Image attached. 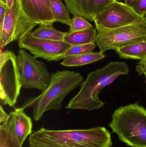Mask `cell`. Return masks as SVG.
Returning a JSON list of instances; mask_svg holds the SVG:
<instances>
[{
    "label": "cell",
    "instance_id": "6da1fadb",
    "mask_svg": "<svg viewBox=\"0 0 146 147\" xmlns=\"http://www.w3.org/2000/svg\"><path fill=\"white\" fill-rule=\"evenodd\" d=\"M29 147H111L109 132L104 127L88 129L50 130L42 127L30 135Z\"/></svg>",
    "mask_w": 146,
    "mask_h": 147
},
{
    "label": "cell",
    "instance_id": "7a4b0ae2",
    "mask_svg": "<svg viewBox=\"0 0 146 147\" xmlns=\"http://www.w3.org/2000/svg\"><path fill=\"white\" fill-rule=\"evenodd\" d=\"M129 71V67L125 62L113 61L90 72L66 109L91 111L102 108L105 103L99 98L101 91L120 76L128 74Z\"/></svg>",
    "mask_w": 146,
    "mask_h": 147
},
{
    "label": "cell",
    "instance_id": "3957f363",
    "mask_svg": "<svg viewBox=\"0 0 146 147\" xmlns=\"http://www.w3.org/2000/svg\"><path fill=\"white\" fill-rule=\"evenodd\" d=\"M83 78L80 73L69 70L58 71L52 74L49 84L42 93L26 100L22 108L32 107L33 117L39 121L48 111L58 110L69 93L81 85Z\"/></svg>",
    "mask_w": 146,
    "mask_h": 147
},
{
    "label": "cell",
    "instance_id": "277c9868",
    "mask_svg": "<svg viewBox=\"0 0 146 147\" xmlns=\"http://www.w3.org/2000/svg\"><path fill=\"white\" fill-rule=\"evenodd\" d=\"M109 126L120 140L132 147H146V109L137 103L117 108Z\"/></svg>",
    "mask_w": 146,
    "mask_h": 147
},
{
    "label": "cell",
    "instance_id": "5b68a950",
    "mask_svg": "<svg viewBox=\"0 0 146 147\" xmlns=\"http://www.w3.org/2000/svg\"><path fill=\"white\" fill-rule=\"evenodd\" d=\"M96 43L103 53L146 40V23L143 16L135 22L111 30L97 29Z\"/></svg>",
    "mask_w": 146,
    "mask_h": 147
},
{
    "label": "cell",
    "instance_id": "8992f818",
    "mask_svg": "<svg viewBox=\"0 0 146 147\" xmlns=\"http://www.w3.org/2000/svg\"><path fill=\"white\" fill-rule=\"evenodd\" d=\"M22 88L17 57L9 51L0 53V98L2 103L13 107Z\"/></svg>",
    "mask_w": 146,
    "mask_h": 147
},
{
    "label": "cell",
    "instance_id": "52a82bcc",
    "mask_svg": "<svg viewBox=\"0 0 146 147\" xmlns=\"http://www.w3.org/2000/svg\"><path fill=\"white\" fill-rule=\"evenodd\" d=\"M37 26L24 14L19 0H14L12 6L7 9L3 22L0 23L1 50L13 41H19Z\"/></svg>",
    "mask_w": 146,
    "mask_h": 147
},
{
    "label": "cell",
    "instance_id": "ba28073f",
    "mask_svg": "<svg viewBox=\"0 0 146 147\" xmlns=\"http://www.w3.org/2000/svg\"><path fill=\"white\" fill-rule=\"evenodd\" d=\"M17 59L22 88L44 91L51 79L45 64L37 60L24 49L19 51Z\"/></svg>",
    "mask_w": 146,
    "mask_h": 147
},
{
    "label": "cell",
    "instance_id": "9c48e42d",
    "mask_svg": "<svg viewBox=\"0 0 146 147\" xmlns=\"http://www.w3.org/2000/svg\"><path fill=\"white\" fill-rule=\"evenodd\" d=\"M141 17L132 7L116 1L109 4L96 16L93 22L96 29L111 30L132 24Z\"/></svg>",
    "mask_w": 146,
    "mask_h": 147
},
{
    "label": "cell",
    "instance_id": "30bf717a",
    "mask_svg": "<svg viewBox=\"0 0 146 147\" xmlns=\"http://www.w3.org/2000/svg\"><path fill=\"white\" fill-rule=\"evenodd\" d=\"M18 46L20 49L28 51L35 58H40L48 61H55L72 46L65 41L37 38L30 34L19 41Z\"/></svg>",
    "mask_w": 146,
    "mask_h": 147
},
{
    "label": "cell",
    "instance_id": "8fae6325",
    "mask_svg": "<svg viewBox=\"0 0 146 147\" xmlns=\"http://www.w3.org/2000/svg\"><path fill=\"white\" fill-rule=\"evenodd\" d=\"M24 110L22 107L15 109L9 114L7 120L1 125L7 129L21 145L27 136L31 134L32 129L31 119Z\"/></svg>",
    "mask_w": 146,
    "mask_h": 147
},
{
    "label": "cell",
    "instance_id": "7c38bea8",
    "mask_svg": "<svg viewBox=\"0 0 146 147\" xmlns=\"http://www.w3.org/2000/svg\"><path fill=\"white\" fill-rule=\"evenodd\" d=\"M21 9L32 23L53 25L55 19L51 8L43 0H19Z\"/></svg>",
    "mask_w": 146,
    "mask_h": 147
},
{
    "label": "cell",
    "instance_id": "4fadbf2b",
    "mask_svg": "<svg viewBox=\"0 0 146 147\" xmlns=\"http://www.w3.org/2000/svg\"><path fill=\"white\" fill-rule=\"evenodd\" d=\"M70 13L93 21L94 17L109 4L121 0H63Z\"/></svg>",
    "mask_w": 146,
    "mask_h": 147
},
{
    "label": "cell",
    "instance_id": "5bb4252c",
    "mask_svg": "<svg viewBox=\"0 0 146 147\" xmlns=\"http://www.w3.org/2000/svg\"><path fill=\"white\" fill-rule=\"evenodd\" d=\"M104 53L99 52H92L85 53L78 56L64 58L61 65L65 67H79L86 65L91 64L105 57Z\"/></svg>",
    "mask_w": 146,
    "mask_h": 147
},
{
    "label": "cell",
    "instance_id": "9a60e30c",
    "mask_svg": "<svg viewBox=\"0 0 146 147\" xmlns=\"http://www.w3.org/2000/svg\"><path fill=\"white\" fill-rule=\"evenodd\" d=\"M97 34V29L93 26L83 31L67 34L64 41L71 46L95 44Z\"/></svg>",
    "mask_w": 146,
    "mask_h": 147
},
{
    "label": "cell",
    "instance_id": "2e32d148",
    "mask_svg": "<svg viewBox=\"0 0 146 147\" xmlns=\"http://www.w3.org/2000/svg\"><path fill=\"white\" fill-rule=\"evenodd\" d=\"M116 51L120 58L141 61L146 57V40L130 44Z\"/></svg>",
    "mask_w": 146,
    "mask_h": 147
},
{
    "label": "cell",
    "instance_id": "e0dca14e",
    "mask_svg": "<svg viewBox=\"0 0 146 147\" xmlns=\"http://www.w3.org/2000/svg\"><path fill=\"white\" fill-rule=\"evenodd\" d=\"M30 34L37 38L53 41H64L67 32L57 30L53 26V25L41 24Z\"/></svg>",
    "mask_w": 146,
    "mask_h": 147
},
{
    "label": "cell",
    "instance_id": "ac0fdd59",
    "mask_svg": "<svg viewBox=\"0 0 146 147\" xmlns=\"http://www.w3.org/2000/svg\"><path fill=\"white\" fill-rule=\"evenodd\" d=\"M51 9L55 22L70 26L72 19L70 12L61 0H51Z\"/></svg>",
    "mask_w": 146,
    "mask_h": 147
},
{
    "label": "cell",
    "instance_id": "d6986e66",
    "mask_svg": "<svg viewBox=\"0 0 146 147\" xmlns=\"http://www.w3.org/2000/svg\"><path fill=\"white\" fill-rule=\"evenodd\" d=\"M96 47V44L72 46L62 55L57 57L55 61H59L67 57L93 52Z\"/></svg>",
    "mask_w": 146,
    "mask_h": 147
},
{
    "label": "cell",
    "instance_id": "ffe728a7",
    "mask_svg": "<svg viewBox=\"0 0 146 147\" xmlns=\"http://www.w3.org/2000/svg\"><path fill=\"white\" fill-rule=\"evenodd\" d=\"M22 145L13 137L11 133L0 126V147H21Z\"/></svg>",
    "mask_w": 146,
    "mask_h": 147
},
{
    "label": "cell",
    "instance_id": "44dd1931",
    "mask_svg": "<svg viewBox=\"0 0 146 147\" xmlns=\"http://www.w3.org/2000/svg\"><path fill=\"white\" fill-rule=\"evenodd\" d=\"M69 26L70 28L67 32L69 34L86 30L92 27L93 26L84 17L79 16H73Z\"/></svg>",
    "mask_w": 146,
    "mask_h": 147
},
{
    "label": "cell",
    "instance_id": "7402d4cb",
    "mask_svg": "<svg viewBox=\"0 0 146 147\" xmlns=\"http://www.w3.org/2000/svg\"><path fill=\"white\" fill-rule=\"evenodd\" d=\"M132 8L140 16H144L146 14V0H139Z\"/></svg>",
    "mask_w": 146,
    "mask_h": 147
},
{
    "label": "cell",
    "instance_id": "603a6c76",
    "mask_svg": "<svg viewBox=\"0 0 146 147\" xmlns=\"http://www.w3.org/2000/svg\"><path fill=\"white\" fill-rule=\"evenodd\" d=\"M135 71L139 75H145L146 74V57L140 61L135 67Z\"/></svg>",
    "mask_w": 146,
    "mask_h": 147
},
{
    "label": "cell",
    "instance_id": "cb8c5ba5",
    "mask_svg": "<svg viewBox=\"0 0 146 147\" xmlns=\"http://www.w3.org/2000/svg\"><path fill=\"white\" fill-rule=\"evenodd\" d=\"M7 9V6L0 2V23L3 22Z\"/></svg>",
    "mask_w": 146,
    "mask_h": 147
},
{
    "label": "cell",
    "instance_id": "d4e9b609",
    "mask_svg": "<svg viewBox=\"0 0 146 147\" xmlns=\"http://www.w3.org/2000/svg\"><path fill=\"white\" fill-rule=\"evenodd\" d=\"M8 115H7L5 112L2 106L1 105V106H0V123L1 124L6 121Z\"/></svg>",
    "mask_w": 146,
    "mask_h": 147
},
{
    "label": "cell",
    "instance_id": "484cf974",
    "mask_svg": "<svg viewBox=\"0 0 146 147\" xmlns=\"http://www.w3.org/2000/svg\"><path fill=\"white\" fill-rule=\"evenodd\" d=\"M139 1V0H124V3L129 6L132 7L133 5H134Z\"/></svg>",
    "mask_w": 146,
    "mask_h": 147
},
{
    "label": "cell",
    "instance_id": "4316f807",
    "mask_svg": "<svg viewBox=\"0 0 146 147\" xmlns=\"http://www.w3.org/2000/svg\"><path fill=\"white\" fill-rule=\"evenodd\" d=\"M14 0H7V8L10 7L13 5V3Z\"/></svg>",
    "mask_w": 146,
    "mask_h": 147
},
{
    "label": "cell",
    "instance_id": "83f0119b",
    "mask_svg": "<svg viewBox=\"0 0 146 147\" xmlns=\"http://www.w3.org/2000/svg\"><path fill=\"white\" fill-rule=\"evenodd\" d=\"M51 8V0H43Z\"/></svg>",
    "mask_w": 146,
    "mask_h": 147
},
{
    "label": "cell",
    "instance_id": "f1b7e54d",
    "mask_svg": "<svg viewBox=\"0 0 146 147\" xmlns=\"http://www.w3.org/2000/svg\"><path fill=\"white\" fill-rule=\"evenodd\" d=\"M0 2L2 3L3 4H6V5H7V0H0Z\"/></svg>",
    "mask_w": 146,
    "mask_h": 147
},
{
    "label": "cell",
    "instance_id": "f546056e",
    "mask_svg": "<svg viewBox=\"0 0 146 147\" xmlns=\"http://www.w3.org/2000/svg\"><path fill=\"white\" fill-rule=\"evenodd\" d=\"M143 18H144V20H145V22L146 23V14H145L144 16H143Z\"/></svg>",
    "mask_w": 146,
    "mask_h": 147
},
{
    "label": "cell",
    "instance_id": "4dcf8cb0",
    "mask_svg": "<svg viewBox=\"0 0 146 147\" xmlns=\"http://www.w3.org/2000/svg\"><path fill=\"white\" fill-rule=\"evenodd\" d=\"M145 77H146V74L145 75Z\"/></svg>",
    "mask_w": 146,
    "mask_h": 147
}]
</instances>
